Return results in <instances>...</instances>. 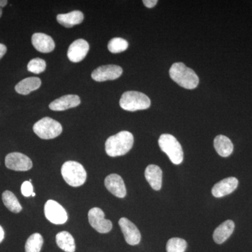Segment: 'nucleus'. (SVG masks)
<instances>
[{
	"label": "nucleus",
	"mask_w": 252,
	"mask_h": 252,
	"mask_svg": "<svg viewBox=\"0 0 252 252\" xmlns=\"http://www.w3.org/2000/svg\"><path fill=\"white\" fill-rule=\"evenodd\" d=\"M6 51H7V49H6V46L3 44H0V59L4 56L5 54L6 53Z\"/></svg>",
	"instance_id": "30"
},
{
	"label": "nucleus",
	"mask_w": 252,
	"mask_h": 252,
	"mask_svg": "<svg viewBox=\"0 0 252 252\" xmlns=\"http://www.w3.org/2000/svg\"><path fill=\"white\" fill-rule=\"evenodd\" d=\"M5 165L7 168L15 171H28L32 167V162L25 154L14 152L5 158Z\"/></svg>",
	"instance_id": "9"
},
{
	"label": "nucleus",
	"mask_w": 252,
	"mask_h": 252,
	"mask_svg": "<svg viewBox=\"0 0 252 252\" xmlns=\"http://www.w3.org/2000/svg\"><path fill=\"white\" fill-rule=\"evenodd\" d=\"M89 44L83 39H77L71 44L67 51V57L72 63H79L85 59L89 51Z\"/></svg>",
	"instance_id": "12"
},
{
	"label": "nucleus",
	"mask_w": 252,
	"mask_h": 252,
	"mask_svg": "<svg viewBox=\"0 0 252 252\" xmlns=\"http://www.w3.org/2000/svg\"><path fill=\"white\" fill-rule=\"evenodd\" d=\"M21 193L25 197L31 196L32 194L34 193L33 192V186L31 182H30L29 181L23 182L22 186H21Z\"/></svg>",
	"instance_id": "28"
},
{
	"label": "nucleus",
	"mask_w": 252,
	"mask_h": 252,
	"mask_svg": "<svg viewBox=\"0 0 252 252\" xmlns=\"http://www.w3.org/2000/svg\"><path fill=\"white\" fill-rule=\"evenodd\" d=\"M170 77L177 84L187 89H194L198 86L199 78L193 69L182 63H176L170 67Z\"/></svg>",
	"instance_id": "2"
},
{
	"label": "nucleus",
	"mask_w": 252,
	"mask_h": 252,
	"mask_svg": "<svg viewBox=\"0 0 252 252\" xmlns=\"http://www.w3.org/2000/svg\"><path fill=\"white\" fill-rule=\"evenodd\" d=\"M61 174L66 183L71 187H81L86 182L87 173L79 162L69 160L63 164Z\"/></svg>",
	"instance_id": "3"
},
{
	"label": "nucleus",
	"mask_w": 252,
	"mask_h": 252,
	"mask_svg": "<svg viewBox=\"0 0 252 252\" xmlns=\"http://www.w3.org/2000/svg\"><path fill=\"white\" fill-rule=\"evenodd\" d=\"M119 224L124 235L126 243L132 246L138 245L140 243L142 237H141L140 230L128 219L123 217L119 220Z\"/></svg>",
	"instance_id": "11"
},
{
	"label": "nucleus",
	"mask_w": 252,
	"mask_h": 252,
	"mask_svg": "<svg viewBox=\"0 0 252 252\" xmlns=\"http://www.w3.org/2000/svg\"><path fill=\"white\" fill-rule=\"evenodd\" d=\"M187 248V241L180 238L170 239L166 245L167 252H185Z\"/></svg>",
	"instance_id": "26"
},
{
	"label": "nucleus",
	"mask_w": 252,
	"mask_h": 252,
	"mask_svg": "<svg viewBox=\"0 0 252 252\" xmlns=\"http://www.w3.org/2000/svg\"><path fill=\"white\" fill-rule=\"evenodd\" d=\"M159 147L167 154L172 163L180 165L184 160V152L178 140L170 134H162L158 140Z\"/></svg>",
	"instance_id": "4"
},
{
	"label": "nucleus",
	"mask_w": 252,
	"mask_h": 252,
	"mask_svg": "<svg viewBox=\"0 0 252 252\" xmlns=\"http://www.w3.org/2000/svg\"><path fill=\"white\" fill-rule=\"evenodd\" d=\"M146 180L149 185L155 190H159L162 187V171L160 167L149 165L144 172Z\"/></svg>",
	"instance_id": "17"
},
{
	"label": "nucleus",
	"mask_w": 252,
	"mask_h": 252,
	"mask_svg": "<svg viewBox=\"0 0 252 252\" xmlns=\"http://www.w3.org/2000/svg\"><path fill=\"white\" fill-rule=\"evenodd\" d=\"M33 130L41 139L51 140L62 133L63 127L57 121L50 117H44L34 124Z\"/></svg>",
	"instance_id": "6"
},
{
	"label": "nucleus",
	"mask_w": 252,
	"mask_h": 252,
	"mask_svg": "<svg viewBox=\"0 0 252 252\" xmlns=\"http://www.w3.org/2000/svg\"><path fill=\"white\" fill-rule=\"evenodd\" d=\"M107 47L109 51L112 54H119V53L124 52L127 49L128 42L123 38H113L109 41Z\"/></svg>",
	"instance_id": "25"
},
{
	"label": "nucleus",
	"mask_w": 252,
	"mask_h": 252,
	"mask_svg": "<svg viewBox=\"0 0 252 252\" xmlns=\"http://www.w3.org/2000/svg\"><path fill=\"white\" fill-rule=\"evenodd\" d=\"M91 226L99 233H107L112 229V222L104 218V212L98 207H94L88 214Z\"/></svg>",
	"instance_id": "8"
},
{
	"label": "nucleus",
	"mask_w": 252,
	"mask_h": 252,
	"mask_svg": "<svg viewBox=\"0 0 252 252\" xmlns=\"http://www.w3.org/2000/svg\"><path fill=\"white\" fill-rule=\"evenodd\" d=\"M4 238V229H3L2 227L0 225V243L3 241Z\"/></svg>",
	"instance_id": "32"
},
{
	"label": "nucleus",
	"mask_w": 252,
	"mask_h": 252,
	"mask_svg": "<svg viewBox=\"0 0 252 252\" xmlns=\"http://www.w3.org/2000/svg\"><path fill=\"white\" fill-rule=\"evenodd\" d=\"M238 186V179L233 177H228L214 186L212 189V193L215 198H221L233 193Z\"/></svg>",
	"instance_id": "14"
},
{
	"label": "nucleus",
	"mask_w": 252,
	"mask_h": 252,
	"mask_svg": "<svg viewBox=\"0 0 252 252\" xmlns=\"http://www.w3.org/2000/svg\"><path fill=\"white\" fill-rule=\"evenodd\" d=\"M32 197L35 196V193H33L32 194Z\"/></svg>",
	"instance_id": "33"
},
{
	"label": "nucleus",
	"mask_w": 252,
	"mask_h": 252,
	"mask_svg": "<svg viewBox=\"0 0 252 252\" xmlns=\"http://www.w3.org/2000/svg\"><path fill=\"white\" fill-rule=\"evenodd\" d=\"M7 3L8 1H6V0H0V18L2 15V8L6 6Z\"/></svg>",
	"instance_id": "31"
},
{
	"label": "nucleus",
	"mask_w": 252,
	"mask_h": 252,
	"mask_svg": "<svg viewBox=\"0 0 252 252\" xmlns=\"http://www.w3.org/2000/svg\"><path fill=\"white\" fill-rule=\"evenodd\" d=\"M44 215L54 224H64L68 220L67 213L64 207L53 200H48L44 205Z\"/></svg>",
	"instance_id": "7"
},
{
	"label": "nucleus",
	"mask_w": 252,
	"mask_h": 252,
	"mask_svg": "<svg viewBox=\"0 0 252 252\" xmlns=\"http://www.w3.org/2000/svg\"><path fill=\"white\" fill-rule=\"evenodd\" d=\"M104 185L107 190L117 198H125L127 193L126 185L120 175L112 174L107 176L104 180Z\"/></svg>",
	"instance_id": "13"
},
{
	"label": "nucleus",
	"mask_w": 252,
	"mask_h": 252,
	"mask_svg": "<svg viewBox=\"0 0 252 252\" xmlns=\"http://www.w3.org/2000/svg\"><path fill=\"white\" fill-rule=\"evenodd\" d=\"M234 229L235 223L233 220H227L223 222L214 231L213 239L215 243L219 245L224 243L230 238Z\"/></svg>",
	"instance_id": "18"
},
{
	"label": "nucleus",
	"mask_w": 252,
	"mask_h": 252,
	"mask_svg": "<svg viewBox=\"0 0 252 252\" xmlns=\"http://www.w3.org/2000/svg\"><path fill=\"white\" fill-rule=\"evenodd\" d=\"M84 15L80 11H73L67 14H59L57 21L65 28H72L73 26L81 24L84 21Z\"/></svg>",
	"instance_id": "20"
},
{
	"label": "nucleus",
	"mask_w": 252,
	"mask_h": 252,
	"mask_svg": "<svg viewBox=\"0 0 252 252\" xmlns=\"http://www.w3.org/2000/svg\"><path fill=\"white\" fill-rule=\"evenodd\" d=\"M41 85V81L38 77H28L18 82L15 86L18 94L26 95L32 91L37 90Z\"/></svg>",
	"instance_id": "19"
},
{
	"label": "nucleus",
	"mask_w": 252,
	"mask_h": 252,
	"mask_svg": "<svg viewBox=\"0 0 252 252\" xmlns=\"http://www.w3.org/2000/svg\"><path fill=\"white\" fill-rule=\"evenodd\" d=\"M2 201L9 211L14 213H19L22 210V206L18 201L16 195L10 190H6L2 194Z\"/></svg>",
	"instance_id": "23"
},
{
	"label": "nucleus",
	"mask_w": 252,
	"mask_h": 252,
	"mask_svg": "<svg viewBox=\"0 0 252 252\" xmlns=\"http://www.w3.org/2000/svg\"><path fill=\"white\" fill-rule=\"evenodd\" d=\"M214 147L217 154L222 157H229L233 152V144L226 136H217L214 140Z\"/></svg>",
	"instance_id": "21"
},
{
	"label": "nucleus",
	"mask_w": 252,
	"mask_h": 252,
	"mask_svg": "<svg viewBox=\"0 0 252 252\" xmlns=\"http://www.w3.org/2000/svg\"><path fill=\"white\" fill-rule=\"evenodd\" d=\"M32 44L36 50L44 54L52 52L56 46L51 36L41 32L33 34L32 36Z\"/></svg>",
	"instance_id": "16"
},
{
	"label": "nucleus",
	"mask_w": 252,
	"mask_h": 252,
	"mask_svg": "<svg viewBox=\"0 0 252 252\" xmlns=\"http://www.w3.org/2000/svg\"><path fill=\"white\" fill-rule=\"evenodd\" d=\"M44 244V239L39 233H34L28 238L25 250L26 252H40Z\"/></svg>",
	"instance_id": "24"
},
{
	"label": "nucleus",
	"mask_w": 252,
	"mask_h": 252,
	"mask_svg": "<svg viewBox=\"0 0 252 252\" xmlns=\"http://www.w3.org/2000/svg\"><path fill=\"white\" fill-rule=\"evenodd\" d=\"M143 3L144 6L151 9V8H153L157 5L158 1L157 0H144Z\"/></svg>",
	"instance_id": "29"
},
{
	"label": "nucleus",
	"mask_w": 252,
	"mask_h": 252,
	"mask_svg": "<svg viewBox=\"0 0 252 252\" xmlns=\"http://www.w3.org/2000/svg\"><path fill=\"white\" fill-rule=\"evenodd\" d=\"M56 240L58 246L63 251L65 252H75V241H74L72 235L68 232H60L56 235Z\"/></svg>",
	"instance_id": "22"
},
{
	"label": "nucleus",
	"mask_w": 252,
	"mask_h": 252,
	"mask_svg": "<svg viewBox=\"0 0 252 252\" xmlns=\"http://www.w3.org/2000/svg\"><path fill=\"white\" fill-rule=\"evenodd\" d=\"M80 103V97L77 94H66L53 101L49 104V108L53 111L61 112L77 107Z\"/></svg>",
	"instance_id": "15"
},
{
	"label": "nucleus",
	"mask_w": 252,
	"mask_h": 252,
	"mask_svg": "<svg viewBox=\"0 0 252 252\" xmlns=\"http://www.w3.org/2000/svg\"><path fill=\"white\" fill-rule=\"evenodd\" d=\"M133 144V135L128 131H121L106 141V153L111 157L126 155L130 152Z\"/></svg>",
	"instance_id": "1"
},
{
	"label": "nucleus",
	"mask_w": 252,
	"mask_h": 252,
	"mask_svg": "<svg viewBox=\"0 0 252 252\" xmlns=\"http://www.w3.org/2000/svg\"><path fill=\"white\" fill-rule=\"evenodd\" d=\"M121 107L126 111L135 112L148 109L151 106V100L148 96L137 91H127L121 97Z\"/></svg>",
	"instance_id": "5"
},
{
	"label": "nucleus",
	"mask_w": 252,
	"mask_h": 252,
	"mask_svg": "<svg viewBox=\"0 0 252 252\" xmlns=\"http://www.w3.org/2000/svg\"><path fill=\"white\" fill-rule=\"evenodd\" d=\"M46 67V61L44 60L39 59V58L31 60L28 64V70L36 74L44 72Z\"/></svg>",
	"instance_id": "27"
},
{
	"label": "nucleus",
	"mask_w": 252,
	"mask_h": 252,
	"mask_svg": "<svg viewBox=\"0 0 252 252\" xmlns=\"http://www.w3.org/2000/svg\"><path fill=\"white\" fill-rule=\"evenodd\" d=\"M123 69L116 64L102 65L94 69L91 74V77L97 82L115 80L122 76Z\"/></svg>",
	"instance_id": "10"
}]
</instances>
